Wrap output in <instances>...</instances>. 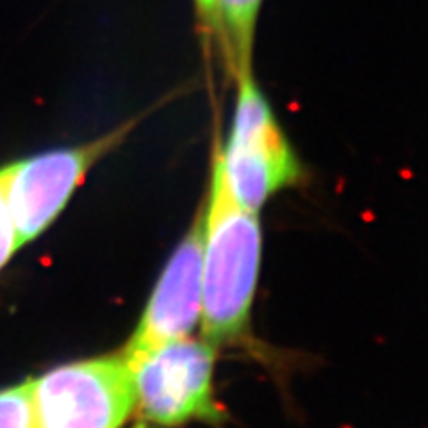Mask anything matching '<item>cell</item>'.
Masks as SVG:
<instances>
[{"label": "cell", "mask_w": 428, "mask_h": 428, "mask_svg": "<svg viewBox=\"0 0 428 428\" xmlns=\"http://www.w3.org/2000/svg\"><path fill=\"white\" fill-rule=\"evenodd\" d=\"M20 248L18 236H16V228L14 221L11 218V211L5 202L4 189L0 184V271L4 270L5 264L11 261V257L16 253Z\"/></svg>", "instance_id": "9"}, {"label": "cell", "mask_w": 428, "mask_h": 428, "mask_svg": "<svg viewBox=\"0 0 428 428\" xmlns=\"http://www.w3.org/2000/svg\"><path fill=\"white\" fill-rule=\"evenodd\" d=\"M132 428H161V427H155V425H150L146 421H140V423H136Z\"/></svg>", "instance_id": "11"}, {"label": "cell", "mask_w": 428, "mask_h": 428, "mask_svg": "<svg viewBox=\"0 0 428 428\" xmlns=\"http://www.w3.org/2000/svg\"><path fill=\"white\" fill-rule=\"evenodd\" d=\"M198 5L202 18L214 27V31H218V20H216V0H195Z\"/></svg>", "instance_id": "10"}, {"label": "cell", "mask_w": 428, "mask_h": 428, "mask_svg": "<svg viewBox=\"0 0 428 428\" xmlns=\"http://www.w3.org/2000/svg\"><path fill=\"white\" fill-rule=\"evenodd\" d=\"M216 348L207 339L180 337L129 362L140 421L161 428L223 419L214 396Z\"/></svg>", "instance_id": "4"}, {"label": "cell", "mask_w": 428, "mask_h": 428, "mask_svg": "<svg viewBox=\"0 0 428 428\" xmlns=\"http://www.w3.org/2000/svg\"><path fill=\"white\" fill-rule=\"evenodd\" d=\"M262 0H216L218 33L223 36L232 73L251 70V47Z\"/></svg>", "instance_id": "7"}, {"label": "cell", "mask_w": 428, "mask_h": 428, "mask_svg": "<svg viewBox=\"0 0 428 428\" xmlns=\"http://www.w3.org/2000/svg\"><path fill=\"white\" fill-rule=\"evenodd\" d=\"M33 428H121L136 407L131 366L112 354L29 378Z\"/></svg>", "instance_id": "2"}, {"label": "cell", "mask_w": 428, "mask_h": 428, "mask_svg": "<svg viewBox=\"0 0 428 428\" xmlns=\"http://www.w3.org/2000/svg\"><path fill=\"white\" fill-rule=\"evenodd\" d=\"M136 121H127L89 143L47 150L0 168V184L20 247L39 238L56 221L95 163L125 140Z\"/></svg>", "instance_id": "5"}, {"label": "cell", "mask_w": 428, "mask_h": 428, "mask_svg": "<svg viewBox=\"0 0 428 428\" xmlns=\"http://www.w3.org/2000/svg\"><path fill=\"white\" fill-rule=\"evenodd\" d=\"M234 77L238 97L232 129L225 146L216 144L214 155L234 198L259 213L271 195L300 180L302 168L251 70L238 71Z\"/></svg>", "instance_id": "3"}, {"label": "cell", "mask_w": 428, "mask_h": 428, "mask_svg": "<svg viewBox=\"0 0 428 428\" xmlns=\"http://www.w3.org/2000/svg\"><path fill=\"white\" fill-rule=\"evenodd\" d=\"M261 225L228 189L216 155L211 195L204 211L202 243V337L214 346L241 341L261 266Z\"/></svg>", "instance_id": "1"}, {"label": "cell", "mask_w": 428, "mask_h": 428, "mask_svg": "<svg viewBox=\"0 0 428 428\" xmlns=\"http://www.w3.org/2000/svg\"><path fill=\"white\" fill-rule=\"evenodd\" d=\"M0 428H33L29 380L0 389Z\"/></svg>", "instance_id": "8"}, {"label": "cell", "mask_w": 428, "mask_h": 428, "mask_svg": "<svg viewBox=\"0 0 428 428\" xmlns=\"http://www.w3.org/2000/svg\"><path fill=\"white\" fill-rule=\"evenodd\" d=\"M204 211L195 218L159 277L141 321L121 354L132 362L148 350L191 335L202 318Z\"/></svg>", "instance_id": "6"}]
</instances>
